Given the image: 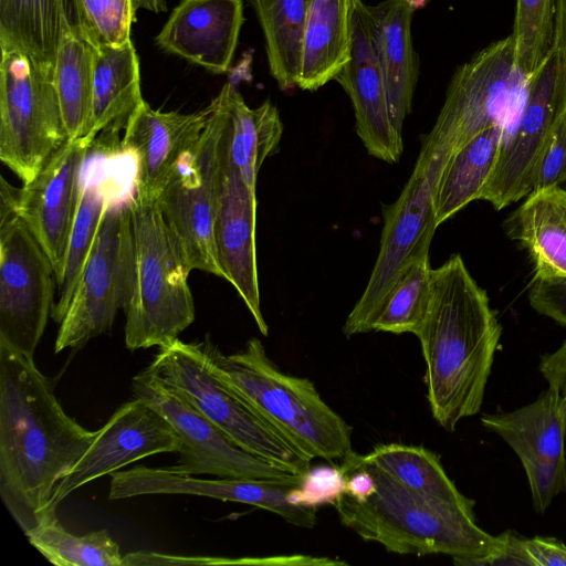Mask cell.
<instances>
[{
	"mask_svg": "<svg viewBox=\"0 0 566 566\" xmlns=\"http://www.w3.org/2000/svg\"><path fill=\"white\" fill-rule=\"evenodd\" d=\"M61 33L53 64V80L67 139L85 137L92 102L94 54L76 22L74 9L64 6Z\"/></svg>",
	"mask_w": 566,
	"mask_h": 566,
	"instance_id": "27",
	"label": "cell"
},
{
	"mask_svg": "<svg viewBox=\"0 0 566 566\" xmlns=\"http://www.w3.org/2000/svg\"><path fill=\"white\" fill-rule=\"evenodd\" d=\"M499 536V548L484 560L483 566H566V545L556 538H525L511 531Z\"/></svg>",
	"mask_w": 566,
	"mask_h": 566,
	"instance_id": "38",
	"label": "cell"
},
{
	"mask_svg": "<svg viewBox=\"0 0 566 566\" xmlns=\"http://www.w3.org/2000/svg\"><path fill=\"white\" fill-rule=\"evenodd\" d=\"M95 434L64 411L32 357L0 343V495L25 535L55 514L56 485Z\"/></svg>",
	"mask_w": 566,
	"mask_h": 566,
	"instance_id": "1",
	"label": "cell"
},
{
	"mask_svg": "<svg viewBox=\"0 0 566 566\" xmlns=\"http://www.w3.org/2000/svg\"><path fill=\"white\" fill-rule=\"evenodd\" d=\"M431 273L429 254L411 262L389 292L374 322L373 331L415 335L429 305Z\"/></svg>",
	"mask_w": 566,
	"mask_h": 566,
	"instance_id": "35",
	"label": "cell"
},
{
	"mask_svg": "<svg viewBox=\"0 0 566 566\" xmlns=\"http://www.w3.org/2000/svg\"><path fill=\"white\" fill-rule=\"evenodd\" d=\"M527 81L511 35L491 43L455 70L429 133L455 150L480 132L502 126L503 147L520 117Z\"/></svg>",
	"mask_w": 566,
	"mask_h": 566,
	"instance_id": "10",
	"label": "cell"
},
{
	"mask_svg": "<svg viewBox=\"0 0 566 566\" xmlns=\"http://www.w3.org/2000/svg\"><path fill=\"white\" fill-rule=\"evenodd\" d=\"M481 422L517 454L534 510L543 514L556 495L566 493V420L556 390L548 386L532 403L510 412L485 413Z\"/></svg>",
	"mask_w": 566,
	"mask_h": 566,
	"instance_id": "15",
	"label": "cell"
},
{
	"mask_svg": "<svg viewBox=\"0 0 566 566\" xmlns=\"http://www.w3.org/2000/svg\"><path fill=\"white\" fill-rule=\"evenodd\" d=\"M20 188L9 184L3 176L0 181V222L19 214Z\"/></svg>",
	"mask_w": 566,
	"mask_h": 566,
	"instance_id": "43",
	"label": "cell"
},
{
	"mask_svg": "<svg viewBox=\"0 0 566 566\" xmlns=\"http://www.w3.org/2000/svg\"><path fill=\"white\" fill-rule=\"evenodd\" d=\"M566 112V57L555 48L528 76L524 104L509 140L503 145L481 200L495 209L532 192L539 158Z\"/></svg>",
	"mask_w": 566,
	"mask_h": 566,
	"instance_id": "13",
	"label": "cell"
},
{
	"mask_svg": "<svg viewBox=\"0 0 566 566\" xmlns=\"http://www.w3.org/2000/svg\"><path fill=\"white\" fill-rule=\"evenodd\" d=\"M181 442L168 421L143 399L123 403L96 431L90 447L63 475L53 493L56 505L84 484L157 453L179 452Z\"/></svg>",
	"mask_w": 566,
	"mask_h": 566,
	"instance_id": "17",
	"label": "cell"
},
{
	"mask_svg": "<svg viewBox=\"0 0 566 566\" xmlns=\"http://www.w3.org/2000/svg\"><path fill=\"white\" fill-rule=\"evenodd\" d=\"M67 140L53 66L1 48L0 159L24 184Z\"/></svg>",
	"mask_w": 566,
	"mask_h": 566,
	"instance_id": "9",
	"label": "cell"
},
{
	"mask_svg": "<svg viewBox=\"0 0 566 566\" xmlns=\"http://www.w3.org/2000/svg\"><path fill=\"white\" fill-rule=\"evenodd\" d=\"M356 462L373 474L377 490L364 501L344 494L334 505L340 523L366 542L401 555L444 554L459 566H483L501 544L463 509L410 490L377 467Z\"/></svg>",
	"mask_w": 566,
	"mask_h": 566,
	"instance_id": "3",
	"label": "cell"
},
{
	"mask_svg": "<svg viewBox=\"0 0 566 566\" xmlns=\"http://www.w3.org/2000/svg\"><path fill=\"white\" fill-rule=\"evenodd\" d=\"M147 367L243 450L294 474H303L311 467L312 459L211 374L201 343L177 338L159 347Z\"/></svg>",
	"mask_w": 566,
	"mask_h": 566,
	"instance_id": "8",
	"label": "cell"
},
{
	"mask_svg": "<svg viewBox=\"0 0 566 566\" xmlns=\"http://www.w3.org/2000/svg\"><path fill=\"white\" fill-rule=\"evenodd\" d=\"M260 23L269 72L282 91L296 86L308 0H251Z\"/></svg>",
	"mask_w": 566,
	"mask_h": 566,
	"instance_id": "30",
	"label": "cell"
},
{
	"mask_svg": "<svg viewBox=\"0 0 566 566\" xmlns=\"http://www.w3.org/2000/svg\"><path fill=\"white\" fill-rule=\"evenodd\" d=\"M211 103L195 113L154 109L145 101L124 128L123 151L135 160V195L157 199L181 154L200 136Z\"/></svg>",
	"mask_w": 566,
	"mask_h": 566,
	"instance_id": "21",
	"label": "cell"
},
{
	"mask_svg": "<svg viewBox=\"0 0 566 566\" xmlns=\"http://www.w3.org/2000/svg\"><path fill=\"white\" fill-rule=\"evenodd\" d=\"M27 538L50 563L57 566H123L118 544L106 530L74 535L56 514L28 533Z\"/></svg>",
	"mask_w": 566,
	"mask_h": 566,
	"instance_id": "34",
	"label": "cell"
},
{
	"mask_svg": "<svg viewBox=\"0 0 566 566\" xmlns=\"http://www.w3.org/2000/svg\"><path fill=\"white\" fill-rule=\"evenodd\" d=\"M453 147L428 133L422 136L415 168L398 199L382 209L379 253L367 285L349 312L343 334L352 337L373 331L374 322L402 272L429 254L436 229L434 192Z\"/></svg>",
	"mask_w": 566,
	"mask_h": 566,
	"instance_id": "6",
	"label": "cell"
},
{
	"mask_svg": "<svg viewBox=\"0 0 566 566\" xmlns=\"http://www.w3.org/2000/svg\"><path fill=\"white\" fill-rule=\"evenodd\" d=\"M503 135L502 126H491L452 153L443 167L434 192L438 226L470 202L481 200L499 159Z\"/></svg>",
	"mask_w": 566,
	"mask_h": 566,
	"instance_id": "28",
	"label": "cell"
},
{
	"mask_svg": "<svg viewBox=\"0 0 566 566\" xmlns=\"http://www.w3.org/2000/svg\"><path fill=\"white\" fill-rule=\"evenodd\" d=\"M539 371L558 394L560 411L566 420V338L555 352L542 356Z\"/></svg>",
	"mask_w": 566,
	"mask_h": 566,
	"instance_id": "42",
	"label": "cell"
},
{
	"mask_svg": "<svg viewBox=\"0 0 566 566\" xmlns=\"http://www.w3.org/2000/svg\"><path fill=\"white\" fill-rule=\"evenodd\" d=\"M64 6L72 0H0V46L54 64Z\"/></svg>",
	"mask_w": 566,
	"mask_h": 566,
	"instance_id": "32",
	"label": "cell"
},
{
	"mask_svg": "<svg viewBox=\"0 0 566 566\" xmlns=\"http://www.w3.org/2000/svg\"><path fill=\"white\" fill-rule=\"evenodd\" d=\"M360 461L373 464L406 488L457 505L474 514V501L463 495L447 475L438 454L421 446H376Z\"/></svg>",
	"mask_w": 566,
	"mask_h": 566,
	"instance_id": "31",
	"label": "cell"
},
{
	"mask_svg": "<svg viewBox=\"0 0 566 566\" xmlns=\"http://www.w3.org/2000/svg\"><path fill=\"white\" fill-rule=\"evenodd\" d=\"M134 263L124 308L125 346L129 350L175 342L195 321L189 269L157 199L129 200Z\"/></svg>",
	"mask_w": 566,
	"mask_h": 566,
	"instance_id": "5",
	"label": "cell"
},
{
	"mask_svg": "<svg viewBox=\"0 0 566 566\" xmlns=\"http://www.w3.org/2000/svg\"><path fill=\"white\" fill-rule=\"evenodd\" d=\"M554 48L566 57V0H556Z\"/></svg>",
	"mask_w": 566,
	"mask_h": 566,
	"instance_id": "44",
	"label": "cell"
},
{
	"mask_svg": "<svg viewBox=\"0 0 566 566\" xmlns=\"http://www.w3.org/2000/svg\"><path fill=\"white\" fill-rule=\"evenodd\" d=\"M410 9L415 12L418 9H422L430 0H405Z\"/></svg>",
	"mask_w": 566,
	"mask_h": 566,
	"instance_id": "46",
	"label": "cell"
},
{
	"mask_svg": "<svg viewBox=\"0 0 566 566\" xmlns=\"http://www.w3.org/2000/svg\"><path fill=\"white\" fill-rule=\"evenodd\" d=\"M53 265L25 222H0V343L28 357L54 305Z\"/></svg>",
	"mask_w": 566,
	"mask_h": 566,
	"instance_id": "14",
	"label": "cell"
},
{
	"mask_svg": "<svg viewBox=\"0 0 566 566\" xmlns=\"http://www.w3.org/2000/svg\"><path fill=\"white\" fill-rule=\"evenodd\" d=\"M201 344L211 374L310 459L343 463L355 452L352 427L308 378L282 371L259 338H250L243 349L230 355L209 337Z\"/></svg>",
	"mask_w": 566,
	"mask_h": 566,
	"instance_id": "4",
	"label": "cell"
},
{
	"mask_svg": "<svg viewBox=\"0 0 566 566\" xmlns=\"http://www.w3.org/2000/svg\"><path fill=\"white\" fill-rule=\"evenodd\" d=\"M358 0H308L296 86L314 92L335 80L350 59Z\"/></svg>",
	"mask_w": 566,
	"mask_h": 566,
	"instance_id": "25",
	"label": "cell"
},
{
	"mask_svg": "<svg viewBox=\"0 0 566 566\" xmlns=\"http://www.w3.org/2000/svg\"><path fill=\"white\" fill-rule=\"evenodd\" d=\"M116 185L108 179L84 181L71 231L63 271L56 281L57 300L51 316L61 323L72 300L85 262L93 247L102 218L116 195Z\"/></svg>",
	"mask_w": 566,
	"mask_h": 566,
	"instance_id": "33",
	"label": "cell"
},
{
	"mask_svg": "<svg viewBox=\"0 0 566 566\" xmlns=\"http://www.w3.org/2000/svg\"><path fill=\"white\" fill-rule=\"evenodd\" d=\"M136 9H145L151 12H163L167 10L166 0H134Z\"/></svg>",
	"mask_w": 566,
	"mask_h": 566,
	"instance_id": "45",
	"label": "cell"
},
{
	"mask_svg": "<svg viewBox=\"0 0 566 566\" xmlns=\"http://www.w3.org/2000/svg\"><path fill=\"white\" fill-rule=\"evenodd\" d=\"M134 263L129 201L113 200L60 323L54 352L77 348L111 331L118 310L125 308Z\"/></svg>",
	"mask_w": 566,
	"mask_h": 566,
	"instance_id": "11",
	"label": "cell"
},
{
	"mask_svg": "<svg viewBox=\"0 0 566 566\" xmlns=\"http://www.w3.org/2000/svg\"><path fill=\"white\" fill-rule=\"evenodd\" d=\"M244 21L242 0H181L156 43L213 74L229 71Z\"/></svg>",
	"mask_w": 566,
	"mask_h": 566,
	"instance_id": "22",
	"label": "cell"
},
{
	"mask_svg": "<svg viewBox=\"0 0 566 566\" xmlns=\"http://www.w3.org/2000/svg\"><path fill=\"white\" fill-rule=\"evenodd\" d=\"M335 81L348 95L355 129L367 153L387 164H397L403 151L402 134L395 128L385 83L373 42L368 6L358 0L353 18L350 59Z\"/></svg>",
	"mask_w": 566,
	"mask_h": 566,
	"instance_id": "20",
	"label": "cell"
},
{
	"mask_svg": "<svg viewBox=\"0 0 566 566\" xmlns=\"http://www.w3.org/2000/svg\"><path fill=\"white\" fill-rule=\"evenodd\" d=\"M92 114L86 140L99 134H117L144 102L139 60L133 41L123 45H93Z\"/></svg>",
	"mask_w": 566,
	"mask_h": 566,
	"instance_id": "24",
	"label": "cell"
},
{
	"mask_svg": "<svg viewBox=\"0 0 566 566\" xmlns=\"http://www.w3.org/2000/svg\"><path fill=\"white\" fill-rule=\"evenodd\" d=\"M555 6L556 0H516L511 38L516 64L527 76L554 48Z\"/></svg>",
	"mask_w": 566,
	"mask_h": 566,
	"instance_id": "36",
	"label": "cell"
},
{
	"mask_svg": "<svg viewBox=\"0 0 566 566\" xmlns=\"http://www.w3.org/2000/svg\"><path fill=\"white\" fill-rule=\"evenodd\" d=\"M76 22L93 45H123L130 41L134 0H72Z\"/></svg>",
	"mask_w": 566,
	"mask_h": 566,
	"instance_id": "37",
	"label": "cell"
},
{
	"mask_svg": "<svg viewBox=\"0 0 566 566\" xmlns=\"http://www.w3.org/2000/svg\"><path fill=\"white\" fill-rule=\"evenodd\" d=\"M566 182V112L558 119L536 166L532 192Z\"/></svg>",
	"mask_w": 566,
	"mask_h": 566,
	"instance_id": "40",
	"label": "cell"
},
{
	"mask_svg": "<svg viewBox=\"0 0 566 566\" xmlns=\"http://www.w3.org/2000/svg\"><path fill=\"white\" fill-rule=\"evenodd\" d=\"M509 235L528 252L535 277L566 279V189L533 191L506 222Z\"/></svg>",
	"mask_w": 566,
	"mask_h": 566,
	"instance_id": "26",
	"label": "cell"
},
{
	"mask_svg": "<svg viewBox=\"0 0 566 566\" xmlns=\"http://www.w3.org/2000/svg\"><path fill=\"white\" fill-rule=\"evenodd\" d=\"M301 475L293 474L285 480L198 479L172 473L167 468L139 465L111 473L108 500L155 494L199 495L253 505L292 525L313 528L316 509L295 506L286 500L289 490L300 483Z\"/></svg>",
	"mask_w": 566,
	"mask_h": 566,
	"instance_id": "18",
	"label": "cell"
},
{
	"mask_svg": "<svg viewBox=\"0 0 566 566\" xmlns=\"http://www.w3.org/2000/svg\"><path fill=\"white\" fill-rule=\"evenodd\" d=\"M230 115L229 150L245 185L255 190L264 160L279 150L283 123L277 108L266 99L251 108L235 86L226 83Z\"/></svg>",
	"mask_w": 566,
	"mask_h": 566,
	"instance_id": "29",
	"label": "cell"
},
{
	"mask_svg": "<svg viewBox=\"0 0 566 566\" xmlns=\"http://www.w3.org/2000/svg\"><path fill=\"white\" fill-rule=\"evenodd\" d=\"M210 103L212 111L203 130L177 160L157 202L189 271L224 279L217 255L214 224L221 154L229 124L226 84Z\"/></svg>",
	"mask_w": 566,
	"mask_h": 566,
	"instance_id": "7",
	"label": "cell"
},
{
	"mask_svg": "<svg viewBox=\"0 0 566 566\" xmlns=\"http://www.w3.org/2000/svg\"><path fill=\"white\" fill-rule=\"evenodd\" d=\"M229 124L226 130L219 177L214 240L219 264L227 280L243 300L263 336L264 321L259 290L255 249L256 197L243 181L229 150Z\"/></svg>",
	"mask_w": 566,
	"mask_h": 566,
	"instance_id": "19",
	"label": "cell"
},
{
	"mask_svg": "<svg viewBox=\"0 0 566 566\" xmlns=\"http://www.w3.org/2000/svg\"><path fill=\"white\" fill-rule=\"evenodd\" d=\"M91 146L85 138L67 139L20 188L19 214L49 256L56 281L63 271Z\"/></svg>",
	"mask_w": 566,
	"mask_h": 566,
	"instance_id": "16",
	"label": "cell"
},
{
	"mask_svg": "<svg viewBox=\"0 0 566 566\" xmlns=\"http://www.w3.org/2000/svg\"><path fill=\"white\" fill-rule=\"evenodd\" d=\"M531 306L566 327V279H533L528 290Z\"/></svg>",
	"mask_w": 566,
	"mask_h": 566,
	"instance_id": "41",
	"label": "cell"
},
{
	"mask_svg": "<svg viewBox=\"0 0 566 566\" xmlns=\"http://www.w3.org/2000/svg\"><path fill=\"white\" fill-rule=\"evenodd\" d=\"M132 388L180 439L179 458L167 468L172 473L254 480H285L294 474L240 448L150 368L133 378Z\"/></svg>",
	"mask_w": 566,
	"mask_h": 566,
	"instance_id": "12",
	"label": "cell"
},
{
	"mask_svg": "<svg viewBox=\"0 0 566 566\" xmlns=\"http://www.w3.org/2000/svg\"><path fill=\"white\" fill-rule=\"evenodd\" d=\"M346 492V473L340 465L310 467L300 483L290 489L286 500L295 506H334Z\"/></svg>",
	"mask_w": 566,
	"mask_h": 566,
	"instance_id": "39",
	"label": "cell"
},
{
	"mask_svg": "<svg viewBox=\"0 0 566 566\" xmlns=\"http://www.w3.org/2000/svg\"><path fill=\"white\" fill-rule=\"evenodd\" d=\"M368 9L390 117L402 134L403 122L412 109L420 66L411 34L413 11L405 0H384Z\"/></svg>",
	"mask_w": 566,
	"mask_h": 566,
	"instance_id": "23",
	"label": "cell"
},
{
	"mask_svg": "<svg viewBox=\"0 0 566 566\" xmlns=\"http://www.w3.org/2000/svg\"><path fill=\"white\" fill-rule=\"evenodd\" d=\"M501 334L486 292L460 254L432 269L429 305L415 335L426 363L429 407L444 430L454 431L480 411Z\"/></svg>",
	"mask_w": 566,
	"mask_h": 566,
	"instance_id": "2",
	"label": "cell"
}]
</instances>
